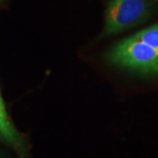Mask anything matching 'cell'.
<instances>
[{"instance_id":"cell-1","label":"cell","mask_w":158,"mask_h":158,"mask_svg":"<svg viewBox=\"0 0 158 158\" xmlns=\"http://www.w3.org/2000/svg\"><path fill=\"white\" fill-rule=\"evenodd\" d=\"M107 61L142 76L158 75V23L127 37L107 52Z\"/></svg>"},{"instance_id":"cell-2","label":"cell","mask_w":158,"mask_h":158,"mask_svg":"<svg viewBox=\"0 0 158 158\" xmlns=\"http://www.w3.org/2000/svg\"><path fill=\"white\" fill-rule=\"evenodd\" d=\"M151 8V0H111L105 12L102 37L117 34L144 22Z\"/></svg>"},{"instance_id":"cell-3","label":"cell","mask_w":158,"mask_h":158,"mask_svg":"<svg viewBox=\"0 0 158 158\" xmlns=\"http://www.w3.org/2000/svg\"><path fill=\"white\" fill-rule=\"evenodd\" d=\"M0 141L11 146L22 157L27 150V141L12 123L0 94Z\"/></svg>"}]
</instances>
